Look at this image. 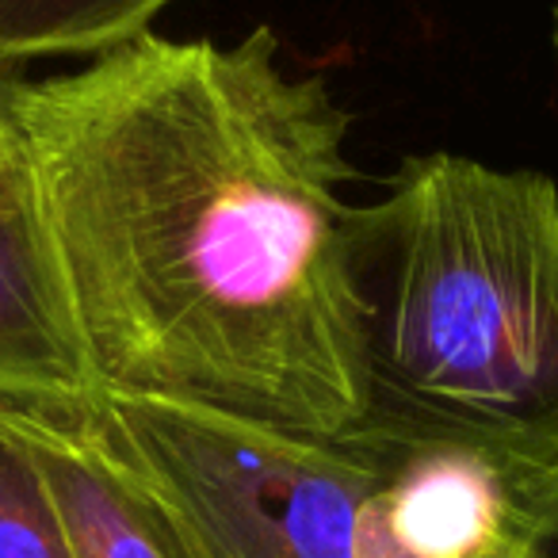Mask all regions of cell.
I'll list each match as a JSON object with an SVG mask.
<instances>
[{"instance_id":"6","label":"cell","mask_w":558,"mask_h":558,"mask_svg":"<svg viewBox=\"0 0 558 558\" xmlns=\"http://www.w3.org/2000/svg\"><path fill=\"white\" fill-rule=\"evenodd\" d=\"M47 478L77 558H187L172 520L111 456L85 410L0 405Z\"/></svg>"},{"instance_id":"7","label":"cell","mask_w":558,"mask_h":558,"mask_svg":"<svg viewBox=\"0 0 558 558\" xmlns=\"http://www.w3.org/2000/svg\"><path fill=\"white\" fill-rule=\"evenodd\" d=\"M172 0H0V65L50 54H108L146 35Z\"/></svg>"},{"instance_id":"1","label":"cell","mask_w":558,"mask_h":558,"mask_svg":"<svg viewBox=\"0 0 558 558\" xmlns=\"http://www.w3.org/2000/svg\"><path fill=\"white\" fill-rule=\"evenodd\" d=\"M100 395L303 440L364 413L349 116L268 27L0 85Z\"/></svg>"},{"instance_id":"9","label":"cell","mask_w":558,"mask_h":558,"mask_svg":"<svg viewBox=\"0 0 558 558\" xmlns=\"http://www.w3.org/2000/svg\"><path fill=\"white\" fill-rule=\"evenodd\" d=\"M527 558H558V466L539 482V494H535V524Z\"/></svg>"},{"instance_id":"5","label":"cell","mask_w":558,"mask_h":558,"mask_svg":"<svg viewBox=\"0 0 558 558\" xmlns=\"http://www.w3.org/2000/svg\"><path fill=\"white\" fill-rule=\"evenodd\" d=\"M96 398L32 157L0 100V405L85 410Z\"/></svg>"},{"instance_id":"8","label":"cell","mask_w":558,"mask_h":558,"mask_svg":"<svg viewBox=\"0 0 558 558\" xmlns=\"http://www.w3.org/2000/svg\"><path fill=\"white\" fill-rule=\"evenodd\" d=\"M0 558H77L47 478L0 410Z\"/></svg>"},{"instance_id":"3","label":"cell","mask_w":558,"mask_h":558,"mask_svg":"<svg viewBox=\"0 0 558 558\" xmlns=\"http://www.w3.org/2000/svg\"><path fill=\"white\" fill-rule=\"evenodd\" d=\"M88 421L172 520L187 558H360L367 459L192 405L100 395Z\"/></svg>"},{"instance_id":"4","label":"cell","mask_w":558,"mask_h":558,"mask_svg":"<svg viewBox=\"0 0 558 558\" xmlns=\"http://www.w3.org/2000/svg\"><path fill=\"white\" fill-rule=\"evenodd\" d=\"M344 440L367 459L360 558H527L547 474L440 440Z\"/></svg>"},{"instance_id":"10","label":"cell","mask_w":558,"mask_h":558,"mask_svg":"<svg viewBox=\"0 0 558 558\" xmlns=\"http://www.w3.org/2000/svg\"><path fill=\"white\" fill-rule=\"evenodd\" d=\"M555 50H558V9H555Z\"/></svg>"},{"instance_id":"2","label":"cell","mask_w":558,"mask_h":558,"mask_svg":"<svg viewBox=\"0 0 558 558\" xmlns=\"http://www.w3.org/2000/svg\"><path fill=\"white\" fill-rule=\"evenodd\" d=\"M364 413L352 433L558 466V187L410 157L356 207ZM349 436V433H344Z\"/></svg>"}]
</instances>
